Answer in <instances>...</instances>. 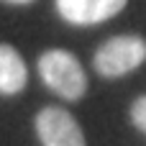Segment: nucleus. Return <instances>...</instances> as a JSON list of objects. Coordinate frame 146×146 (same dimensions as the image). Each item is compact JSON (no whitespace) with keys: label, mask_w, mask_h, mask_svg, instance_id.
Masks as SVG:
<instances>
[{"label":"nucleus","mask_w":146,"mask_h":146,"mask_svg":"<svg viewBox=\"0 0 146 146\" xmlns=\"http://www.w3.org/2000/svg\"><path fill=\"white\" fill-rule=\"evenodd\" d=\"M38 74L44 85L64 100H82L87 92V74L80 59L64 49H49L38 56Z\"/></svg>","instance_id":"f257e3e1"},{"label":"nucleus","mask_w":146,"mask_h":146,"mask_svg":"<svg viewBox=\"0 0 146 146\" xmlns=\"http://www.w3.org/2000/svg\"><path fill=\"white\" fill-rule=\"evenodd\" d=\"M36 136L41 146H87L74 115L64 108H44L36 115Z\"/></svg>","instance_id":"7ed1b4c3"},{"label":"nucleus","mask_w":146,"mask_h":146,"mask_svg":"<svg viewBox=\"0 0 146 146\" xmlns=\"http://www.w3.org/2000/svg\"><path fill=\"white\" fill-rule=\"evenodd\" d=\"M128 0H56L59 15L72 26H92L113 18Z\"/></svg>","instance_id":"20e7f679"},{"label":"nucleus","mask_w":146,"mask_h":146,"mask_svg":"<svg viewBox=\"0 0 146 146\" xmlns=\"http://www.w3.org/2000/svg\"><path fill=\"white\" fill-rule=\"evenodd\" d=\"M146 62V41L141 36H113L95 51V72L100 77L115 80Z\"/></svg>","instance_id":"f03ea898"},{"label":"nucleus","mask_w":146,"mask_h":146,"mask_svg":"<svg viewBox=\"0 0 146 146\" xmlns=\"http://www.w3.org/2000/svg\"><path fill=\"white\" fill-rule=\"evenodd\" d=\"M131 123L139 131L146 133V95H141V98L133 100V105H131Z\"/></svg>","instance_id":"423d86ee"},{"label":"nucleus","mask_w":146,"mask_h":146,"mask_svg":"<svg viewBox=\"0 0 146 146\" xmlns=\"http://www.w3.org/2000/svg\"><path fill=\"white\" fill-rule=\"evenodd\" d=\"M28 82V69L23 56L10 46L0 44V95H18Z\"/></svg>","instance_id":"39448f33"},{"label":"nucleus","mask_w":146,"mask_h":146,"mask_svg":"<svg viewBox=\"0 0 146 146\" xmlns=\"http://www.w3.org/2000/svg\"><path fill=\"white\" fill-rule=\"evenodd\" d=\"M3 3H8V5H28L33 0H3Z\"/></svg>","instance_id":"0eeeda50"}]
</instances>
